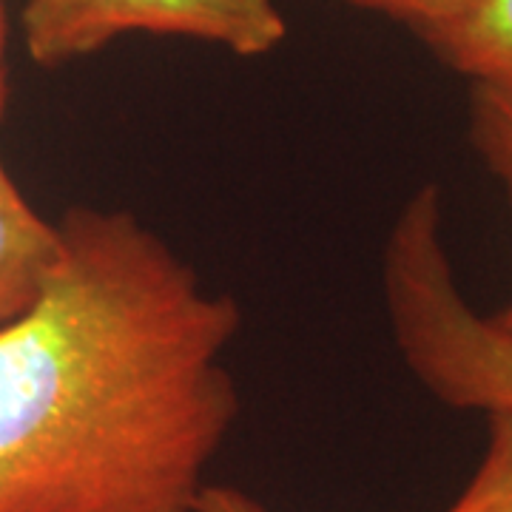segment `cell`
Segmentation results:
<instances>
[{
	"label": "cell",
	"instance_id": "obj_1",
	"mask_svg": "<svg viewBox=\"0 0 512 512\" xmlns=\"http://www.w3.org/2000/svg\"><path fill=\"white\" fill-rule=\"evenodd\" d=\"M0 330V512H197L239 416L242 313L131 211L72 208Z\"/></svg>",
	"mask_w": 512,
	"mask_h": 512
},
{
	"label": "cell",
	"instance_id": "obj_2",
	"mask_svg": "<svg viewBox=\"0 0 512 512\" xmlns=\"http://www.w3.org/2000/svg\"><path fill=\"white\" fill-rule=\"evenodd\" d=\"M436 185L404 202L384 245V305L416 382L453 410L512 413V339L461 293Z\"/></svg>",
	"mask_w": 512,
	"mask_h": 512
},
{
	"label": "cell",
	"instance_id": "obj_3",
	"mask_svg": "<svg viewBox=\"0 0 512 512\" xmlns=\"http://www.w3.org/2000/svg\"><path fill=\"white\" fill-rule=\"evenodd\" d=\"M20 26L26 55L43 69L69 66L131 32L202 40L239 57L268 55L288 35L276 0H26Z\"/></svg>",
	"mask_w": 512,
	"mask_h": 512
},
{
	"label": "cell",
	"instance_id": "obj_4",
	"mask_svg": "<svg viewBox=\"0 0 512 512\" xmlns=\"http://www.w3.org/2000/svg\"><path fill=\"white\" fill-rule=\"evenodd\" d=\"M60 248V225L37 214L0 160V330L35 305Z\"/></svg>",
	"mask_w": 512,
	"mask_h": 512
},
{
	"label": "cell",
	"instance_id": "obj_5",
	"mask_svg": "<svg viewBox=\"0 0 512 512\" xmlns=\"http://www.w3.org/2000/svg\"><path fill=\"white\" fill-rule=\"evenodd\" d=\"M450 72L476 80H512V0H464L456 15L416 32Z\"/></svg>",
	"mask_w": 512,
	"mask_h": 512
},
{
	"label": "cell",
	"instance_id": "obj_6",
	"mask_svg": "<svg viewBox=\"0 0 512 512\" xmlns=\"http://www.w3.org/2000/svg\"><path fill=\"white\" fill-rule=\"evenodd\" d=\"M467 140L512 202V80H476L467 100ZM512 339V302L493 316Z\"/></svg>",
	"mask_w": 512,
	"mask_h": 512
},
{
	"label": "cell",
	"instance_id": "obj_7",
	"mask_svg": "<svg viewBox=\"0 0 512 512\" xmlns=\"http://www.w3.org/2000/svg\"><path fill=\"white\" fill-rule=\"evenodd\" d=\"M487 416V447L464 493L447 512H512V413Z\"/></svg>",
	"mask_w": 512,
	"mask_h": 512
},
{
	"label": "cell",
	"instance_id": "obj_8",
	"mask_svg": "<svg viewBox=\"0 0 512 512\" xmlns=\"http://www.w3.org/2000/svg\"><path fill=\"white\" fill-rule=\"evenodd\" d=\"M350 6H359L367 12H379L384 18H393L404 23L413 35L436 26L450 15H456L464 6V0H345Z\"/></svg>",
	"mask_w": 512,
	"mask_h": 512
},
{
	"label": "cell",
	"instance_id": "obj_9",
	"mask_svg": "<svg viewBox=\"0 0 512 512\" xmlns=\"http://www.w3.org/2000/svg\"><path fill=\"white\" fill-rule=\"evenodd\" d=\"M197 512H274L265 507L262 501H256L254 495L237 487H225V484H205L197 501Z\"/></svg>",
	"mask_w": 512,
	"mask_h": 512
},
{
	"label": "cell",
	"instance_id": "obj_10",
	"mask_svg": "<svg viewBox=\"0 0 512 512\" xmlns=\"http://www.w3.org/2000/svg\"><path fill=\"white\" fill-rule=\"evenodd\" d=\"M3 43H6V29H3V6H0V117L6 111V66H3Z\"/></svg>",
	"mask_w": 512,
	"mask_h": 512
}]
</instances>
